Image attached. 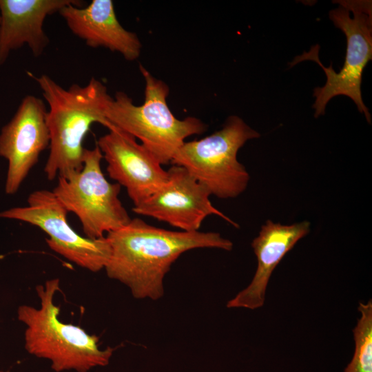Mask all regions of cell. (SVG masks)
<instances>
[{"mask_svg": "<svg viewBox=\"0 0 372 372\" xmlns=\"http://www.w3.org/2000/svg\"><path fill=\"white\" fill-rule=\"evenodd\" d=\"M105 237L110 245L104 268L107 277L127 287L134 298L152 300L163 296L164 278L183 253L199 248H233L232 242L217 232L167 230L138 218Z\"/></svg>", "mask_w": 372, "mask_h": 372, "instance_id": "obj_1", "label": "cell"}, {"mask_svg": "<svg viewBox=\"0 0 372 372\" xmlns=\"http://www.w3.org/2000/svg\"><path fill=\"white\" fill-rule=\"evenodd\" d=\"M30 76L48 105L50 152L44 173L48 180L68 177L83 168V142L92 125L99 123L108 130L114 127L105 117L112 97L105 85L94 77L85 85L72 84L65 89L47 74Z\"/></svg>", "mask_w": 372, "mask_h": 372, "instance_id": "obj_2", "label": "cell"}, {"mask_svg": "<svg viewBox=\"0 0 372 372\" xmlns=\"http://www.w3.org/2000/svg\"><path fill=\"white\" fill-rule=\"evenodd\" d=\"M35 289L39 307L23 304L17 309V318L25 326L24 347L28 353L49 360L55 372H87L107 365L113 348L101 349L98 336L60 320V308L54 302L60 289L59 279L48 280Z\"/></svg>", "mask_w": 372, "mask_h": 372, "instance_id": "obj_3", "label": "cell"}, {"mask_svg": "<svg viewBox=\"0 0 372 372\" xmlns=\"http://www.w3.org/2000/svg\"><path fill=\"white\" fill-rule=\"evenodd\" d=\"M139 70L145 82L143 105H135L119 91L109 102L105 117L112 125L139 139L161 165H167L187 137L203 134L207 125L193 116L177 118L167 104L168 85L141 64Z\"/></svg>", "mask_w": 372, "mask_h": 372, "instance_id": "obj_4", "label": "cell"}, {"mask_svg": "<svg viewBox=\"0 0 372 372\" xmlns=\"http://www.w3.org/2000/svg\"><path fill=\"white\" fill-rule=\"evenodd\" d=\"M340 6L331 10L329 17L347 38L344 65L335 72L332 64L324 67L319 60L320 46L316 45L307 52L296 56L291 66L304 60L318 63L327 76L325 85L314 89L316 101L313 105L315 117L324 114L328 102L334 96L344 95L351 99L360 113L371 123V114L364 104L361 94L364 69L372 59V9L371 1H337Z\"/></svg>", "mask_w": 372, "mask_h": 372, "instance_id": "obj_5", "label": "cell"}, {"mask_svg": "<svg viewBox=\"0 0 372 372\" xmlns=\"http://www.w3.org/2000/svg\"><path fill=\"white\" fill-rule=\"evenodd\" d=\"M237 116H231L223 128L199 140L185 142L171 163L185 168L211 195L233 198L247 188L249 174L237 159L240 148L260 137Z\"/></svg>", "mask_w": 372, "mask_h": 372, "instance_id": "obj_6", "label": "cell"}, {"mask_svg": "<svg viewBox=\"0 0 372 372\" xmlns=\"http://www.w3.org/2000/svg\"><path fill=\"white\" fill-rule=\"evenodd\" d=\"M103 154L97 145L85 149L83 168L70 176L58 177L52 192L68 212L80 220L85 237L98 239L127 225L131 220L118 198L121 186L103 174Z\"/></svg>", "mask_w": 372, "mask_h": 372, "instance_id": "obj_7", "label": "cell"}, {"mask_svg": "<svg viewBox=\"0 0 372 372\" xmlns=\"http://www.w3.org/2000/svg\"><path fill=\"white\" fill-rule=\"evenodd\" d=\"M69 213L52 191L30 193L28 206L0 212V218L21 220L36 226L49 238L48 247L76 265L92 272L104 269L110 255L107 238L91 239L76 233L68 222Z\"/></svg>", "mask_w": 372, "mask_h": 372, "instance_id": "obj_8", "label": "cell"}, {"mask_svg": "<svg viewBox=\"0 0 372 372\" xmlns=\"http://www.w3.org/2000/svg\"><path fill=\"white\" fill-rule=\"evenodd\" d=\"M168 179L143 203L134 207L138 215L152 217L183 231H197L210 215L220 216L235 227L238 225L211 203L207 189L183 167L173 165Z\"/></svg>", "mask_w": 372, "mask_h": 372, "instance_id": "obj_9", "label": "cell"}, {"mask_svg": "<svg viewBox=\"0 0 372 372\" xmlns=\"http://www.w3.org/2000/svg\"><path fill=\"white\" fill-rule=\"evenodd\" d=\"M46 105L40 98L25 96L0 133V156L8 162L6 192L16 193L39 156L50 145Z\"/></svg>", "mask_w": 372, "mask_h": 372, "instance_id": "obj_10", "label": "cell"}, {"mask_svg": "<svg viewBox=\"0 0 372 372\" xmlns=\"http://www.w3.org/2000/svg\"><path fill=\"white\" fill-rule=\"evenodd\" d=\"M109 176L126 189L134 207L143 203L168 179L157 158L130 134L116 127L97 141Z\"/></svg>", "mask_w": 372, "mask_h": 372, "instance_id": "obj_11", "label": "cell"}, {"mask_svg": "<svg viewBox=\"0 0 372 372\" xmlns=\"http://www.w3.org/2000/svg\"><path fill=\"white\" fill-rule=\"evenodd\" d=\"M70 31L91 48L103 47L126 60L138 58L141 43L136 33L119 23L111 0H92L87 6L71 3L59 12Z\"/></svg>", "mask_w": 372, "mask_h": 372, "instance_id": "obj_12", "label": "cell"}, {"mask_svg": "<svg viewBox=\"0 0 372 372\" xmlns=\"http://www.w3.org/2000/svg\"><path fill=\"white\" fill-rule=\"evenodd\" d=\"M79 0H0V65L10 52L27 45L38 57L50 40L43 29L45 18Z\"/></svg>", "mask_w": 372, "mask_h": 372, "instance_id": "obj_13", "label": "cell"}, {"mask_svg": "<svg viewBox=\"0 0 372 372\" xmlns=\"http://www.w3.org/2000/svg\"><path fill=\"white\" fill-rule=\"evenodd\" d=\"M310 231V223L304 220L282 225L267 220L251 247L257 258V268L249 285L227 303V308L256 309L263 306L266 290L273 271L285 254Z\"/></svg>", "mask_w": 372, "mask_h": 372, "instance_id": "obj_14", "label": "cell"}, {"mask_svg": "<svg viewBox=\"0 0 372 372\" xmlns=\"http://www.w3.org/2000/svg\"><path fill=\"white\" fill-rule=\"evenodd\" d=\"M360 318L353 330L355 351L344 372H372V302H360Z\"/></svg>", "mask_w": 372, "mask_h": 372, "instance_id": "obj_15", "label": "cell"}, {"mask_svg": "<svg viewBox=\"0 0 372 372\" xmlns=\"http://www.w3.org/2000/svg\"><path fill=\"white\" fill-rule=\"evenodd\" d=\"M0 372H5V371H0Z\"/></svg>", "mask_w": 372, "mask_h": 372, "instance_id": "obj_16", "label": "cell"}]
</instances>
